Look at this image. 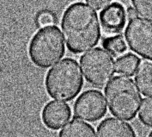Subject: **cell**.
Here are the masks:
<instances>
[{"label": "cell", "instance_id": "6da1fadb", "mask_svg": "<svg viewBox=\"0 0 152 137\" xmlns=\"http://www.w3.org/2000/svg\"><path fill=\"white\" fill-rule=\"evenodd\" d=\"M61 28L67 49L76 55L96 47L101 39L97 13L82 2L73 3L64 10Z\"/></svg>", "mask_w": 152, "mask_h": 137}, {"label": "cell", "instance_id": "7a4b0ae2", "mask_svg": "<svg viewBox=\"0 0 152 137\" xmlns=\"http://www.w3.org/2000/svg\"><path fill=\"white\" fill-rule=\"evenodd\" d=\"M83 77L76 60L65 58L53 66L47 73L45 86L51 97L64 102L72 101L80 93Z\"/></svg>", "mask_w": 152, "mask_h": 137}, {"label": "cell", "instance_id": "3957f363", "mask_svg": "<svg viewBox=\"0 0 152 137\" xmlns=\"http://www.w3.org/2000/svg\"><path fill=\"white\" fill-rule=\"evenodd\" d=\"M107 105L112 115L132 120L141 106L142 97L132 79L125 75L113 77L105 88Z\"/></svg>", "mask_w": 152, "mask_h": 137}, {"label": "cell", "instance_id": "277c9868", "mask_svg": "<svg viewBox=\"0 0 152 137\" xmlns=\"http://www.w3.org/2000/svg\"><path fill=\"white\" fill-rule=\"evenodd\" d=\"M65 53L61 31L55 25H50L34 35L28 45V55L40 68H48L58 62Z\"/></svg>", "mask_w": 152, "mask_h": 137}, {"label": "cell", "instance_id": "5b68a950", "mask_svg": "<svg viewBox=\"0 0 152 137\" xmlns=\"http://www.w3.org/2000/svg\"><path fill=\"white\" fill-rule=\"evenodd\" d=\"M81 69L88 83L98 89L107 85L115 73L114 60L107 51L97 48L80 58Z\"/></svg>", "mask_w": 152, "mask_h": 137}, {"label": "cell", "instance_id": "8992f818", "mask_svg": "<svg viewBox=\"0 0 152 137\" xmlns=\"http://www.w3.org/2000/svg\"><path fill=\"white\" fill-rule=\"evenodd\" d=\"M128 46L137 55L152 61V24L136 17L129 21L125 32Z\"/></svg>", "mask_w": 152, "mask_h": 137}, {"label": "cell", "instance_id": "52a82bcc", "mask_svg": "<svg viewBox=\"0 0 152 137\" xmlns=\"http://www.w3.org/2000/svg\"><path fill=\"white\" fill-rule=\"evenodd\" d=\"M73 110L75 117L87 122L98 121L107 113V102L98 90H88L76 100Z\"/></svg>", "mask_w": 152, "mask_h": 137}, {"label": "cell", "instance_id": "ba28073f", "mask_svg": "<svg viewBox=\"0 0 152 137\" xmlns=\"http://www.w3.org/2000/svg\"><path fill=\"white\" fill-rule=\"evenodd\" d=\"M127 21L125 7L118 2L107 6L100 13V22L107 35H119L123 31Z\"/></svg>", "mask_w": 152, "mask_h": 137}, {"label": "cell", "instance_id": "9c48e42d", "mask_svg": "<svg viewBox=\"0 0 152 137\" xmlns=\"http://www.w3.org/2000/svg\"><path fill=\"white\" fill-rule=\"evenodd\" d=\"M72 117L71 107L65 103L50 101L41 111L43 124L51 130H58L63 127Z\"/></svg>", "mask_w": 152, "mask_h": 137}, {"label": "cell", "instance_id": "30bf717a", "mask_svg": "<svg viewBox=\"0 0 152 137\" xmlns=\"http://www.w3.org/2000/svg\"><path fill=\"white\" fill-rule=\"evenodd\" d=\"M98 137H137L132 125L120 118L108 117L97 128Z\"/></svg>", "mask_w": 152, "mask_h": 137}, {"label": "cell", "instance_id": "8fae6325", "mask_svg": "<svg viewBox=\"0 0 152 137\" xmlns=\"http://www.w3.org/2000/svg\"><path fill=\"white\" fill-rule=\"evenodd\" d=\"M135 81L145 97H152V61L140 60L135 73Z\"/></svg>", "mask_w": 152, "mask_h": 137}, {"label": "cell", "instance_id": "7c38bea8", "mask_svg": "<svg viewBox=\"0 0 152 137\" xmlns=\"http://www.w3.org/2000/svg\"><path fill=\"white\" fill-rule=\"evenodd\" d=\"M58 137H96L94 128L79 118H73L59 131Z\"/></svg>", "mask_w": 152, "mask_h": 137}, {"label": "cell", "instance_id": "4fadbf2b", "mask_svg": "<svg viewBox=\"0 0 152 137\" xmlns=\"http://www.w3.org/2000/svg\"><path fill=\"white\" fill-rule=\"evenodd\" d=\"M139 58L128 53L119 57L115 62V72L125 76H133L139 64Z\"/></svg>", "mask_w": 152, "mask_h": 137}, {"label": "cell", "instance_id": "5bb4252c", "mask_svg": "<svg viewBox=\"0 0 152 137\" xmlns=\"http://www.w3.org/2000/svg\"><path fill=\"white\" fill-rule=\"evenodd\" d=\"M102 46L106 51L113 56H118L124 54L127 50V45L124 37L120 35H112L102 41Z\"/></svg>", "mask_w": 152, "mask_h": 137}, {"label": "cell", "instance_id": "9a60e30c", "mask_svg": "<svg viewBox=\"0 0 152 137\" xmlns=\"http://www.w3.org/2000/svg\"><path fill=\"white\" fill-rule=\"evenodd\" d=\"M137 14L146 21L152 22V0H131Z\"/></svg>", "mask_w": 152, "mask_h": 137}, {"label": "cell", "instance_id": "2e32d148", "mask_svg": "<svg viewBox=\"0 0 152 137\" xmlns=\"http://www.w3.org/2000/svg\"><path fill=\"white\" fill-rule=\"evenodd\" d=\"M138 118L144 125L152 128V97L143 99L139 109Z\"/></svg>", "mask_w": 152, "mask_h": 137}, {"label": "cell", "instance_id": "e0dca14e", "mask_svg": "<svg viewBox=\"0 0 152 137\" xmlns=\"http://www.w3.org/2000/svg\"><path fill=\"white\" fill-rule=\"evenodd\" d=\"M55 22L54 15L49 10H42L36 17V23L39 28H44L53 25Z\"/></svg>", "mask_w": 152, "mask_h": 137}, {"label": "cell", "instance_id": "ac0fdd59", "mask_svg": "<svg viewBox=\"0 0 152 137\" xmlns=\"http://www.w3.org/2000/svg\"><path fill=\"white\" fill-rule=\"evenodd\" d=\"M88 4L95 10H100L102 9L106 8L112 2V0H85Z\"/></svg>", "mask_w": 152, "mask_h": 137}, {"label": "cell", "instance_id": "d6986e66", "mask_svg": "<svg viewBox=\"0 0 152 137\" xmlns=\"http://www.w3.org/2000/svg\"><path fill=\"white\" fill-rule=\"evenodd\" d=\"M126 14H127V18H128L129 20H132V19L137 17V14L136 10L132 7H129L126 10Z\"/></svg>", "mask_w": 152, "mask_h": 137}, {"label": "cell", "instance_id": "ffe728a7", "mask_svg": "<svg viewBox=\"0 0 152 137\" xmlns=\"http://www.w3.org/2000/svg\"><path fill=\"white\" fill-rule=\"evenodd\" d=\"M148 137H152V131L149 134V136H148Z\"/></svg>", "mask_w": 152, "mask_h": 137}]
</instances>
